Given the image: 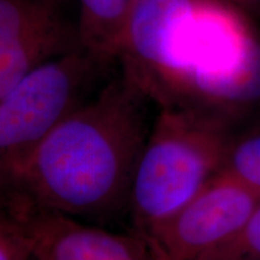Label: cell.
<instances>
[{"mask_svg":"<svg viewBox=\"0 0 260 260\" xmlns=\"http://www.w3.org/2000/svg\"><path fill=\"white\" fill-rule=\"evenodd\" d=\"M225 0H139L118 58L160 109L228 122L260 99V39Z\"/></svg>","mask_w":260,"mask_h":260,"instance_id":"obj_1","label":"cell"},{"mask_svg":"<svg viewBox=\"0 0 260 260\" xmlns=\"http://www.w3.org/2000/svg\"><path fill=\"white\" fill-rule=\"evenodd\" d=\"M148 102L123 74L110 81L3 176L8 200L68 216L123 203L149 135Z\"/></svg>","mask_w":260,"mask_h":260,"instance_id":"obj_2","label":"cell"},{"mask_svg":"<svg viewBox=\"0 0 260 260\" xmlns=\"http://www.w3.org/2000/svg\"><path fill=\"white\" fill-rule=\"evenodd\" d=\"M232 141L223 119L160 109L130 190L139 232L148 234L189 203L220 171Z\"/></svg>","mask_w":260,"mask_h":260,"instance_id":"obj_3","label":"cell"},{"mask_svg":"<svg viewBox=\"0 0 260 260\" xmlns=\"http://www.w3.org/2000/svg\"><path fill=\"white\" fill-rule=\"evenodd\" d=\"M105 61L86 50L69 52L25 75L0 99V167L6 176L50 133L87 102Z\"/></svg>","mask_w":260,"mask_h":260,"instance_id":"obj_4","label":"cell"},{"mask_svg":"<svg viewBox=\"0 0 260 260\" xmlns=\"http://www.w3.org/2000/svg\"><path fill=\"white\" fill-rule=\"evenodd\" d=\"M260 194L220 170L182 209L148 235L167 260H198L233 237Z\"/></svg>","mask_w":260,"mask_h":260,"instance_id":"obj_5","label":"cell"},{"mask_svg":"<svg viewBox=\"0 0 260 260\" xmlns=\"http://www.w3.org/2000/svg\"><path fill=\"white\" fill-rule=\"evenodd\" d=\"M58 3L0 0V99L38 67L83 47L79 24L61 16Z\"/></svg>","mask_w":260,"mask_h":260,"instance_id":"obj_6","label":"cell"},{"mask_svg":"<svg viewBox=\"0 0 260 260\" xmlns=\"http://www.w3.org/2000/svg\"><path fill=\"white\" fill-rule=\"evenodd\" d=\"M6 213L34 240L37 260H167L142 232L115 234L84 225L68 214L8 200Z\"/></svg>","mask_w":260,"mask_h":260,"instance_id":"obj_7","label":"cell"},{"mask_svg":"<svg viewBox=\"0 0 260 260\" xmlns=\"http://www.w3.org/2000/svg\"><path fill=\"white\" fill-rule=\"evenodd\" d=\"M79 5L83 47L111 64L118 58L134 5L130 0H79Z\"/></svg>","mask_w":260,"mask_h":260,"instance_id":"obj_8","label":"cell"},{"mask_svg":"<svg viewBox=\"0 0 260 260\" xmlns=\"http://www.w3.org/2000/svg\"><path fill=\"white\" fill-rule=\"evenodd\" d=\"M220 170L260 194V130L232 141Z\"/></svg>","mask_w":260,"mask_h":260,"instance_id":"obj_9","label":"cell"},{"mask_svg":"<svg viewBox=\"0 0 260 260\" xmlns=\"http://www.w3.org/2000/svg\"><path fill=\"white\" fill-rule=\"evenodd\" d=\"M198 260H260V203L235 235Z\"/></svg>","mask_w":260,"mask_h":260,"instance_id":"obj_10","label":"cell"},{"mask_svg":"<svg viewBox=\"0 0 260 260\" xmlns=\"http://www.w3.org/2000/svg\"><path fill=\"white\" fill-rule=\"evenodd\" d=\"M0 260H35L30 233L21 220L6 212L0 220Z\"/></svg>","mask_w":260,"mask_h":260,"instance_id":"obj_11","label":"cell"},{"mask_svg":"<svg viewBox=\"0 0 260 260\" xmlns=\"http://www.w3.org/2000/svg\"><path fill=\"white\" fill-rule=\"evenodd\" d=\"M248 17H260V0H225Z\"/></svg>","mask_w":260,"mask_h":260,"instance_id":"obj_12","label":"cell"},{"mask_svg":"<svg viewBox=\"0 0 260 260\" xmlns=\"http://www.w3.org/2000/svg\"><path fill=\"white\" fill-rule=\"evenodd\" d=\"M130 2H132V4H133V5H134V4H136V3H138V2H139V0H130Z\"/></svg>","mask_w":260,"mask_h":260,"instance_id":"obj_13","label":"cell"},{"mask_svg":"<svg viewBox=\"0 0 260 260\" xmlns=\"http://www.w3.org/2000/svg\"><path fill=\"white\" fill-rule=\"evenodd\" d=\"M35 260H37V259H35Z\"/></svg>","mask_w":260,"mask_h":260,"instance_id":"obj_14","label":"cell"}]
</instances>
